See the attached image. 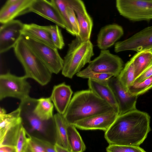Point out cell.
<instances>
[{
    "instance_id": "obj_1",
    "label": "cell",
    "mask_w": 152,
    "mask_h": 152,
    "mask_svg": "<svg viewBox=\"0 0 152 152\" xmlns=\"http://www.w3.org/2000/svg\"><path fill=\"white\" fill-rule=\"evenodd\" d=\"M150 122L147 113L137 109L118 115L104 138L109 145L139 146L151 130Z\"/></svg>"
},
{
    "instance_id": "obj_2",
    "label": "cell",
    "mask_w": 152,
    "mask_h": 152,
    "mask_svg": "<svg viewBox=\"0 0 152 152\" xmlns=\"http://www.w3.org/2000/svg\"><path fill=\"white\" fill-rule=\"evenodd\" d=\"M113 110L108 103L89 89L74 94L63 115L67 123L73 124L93 115Z\"/></svg>"
},
{
    "instance_id": "obj_3",
    "label": "cell",
    "mask_w": 152,
    "mask_h": 152,
    "mask_svg": "<svg viewBox=\"0 0 152 152\" xmlns=\"http://www.w3.org/2000/svg\"><path fill=\"white\" fill-rule=\"evenodd\" d=\"M13 48L27 78L34 80L42 86L50 82L52 73L31 48L23 35Z\"/></svg>"
},
{
    "instance_id": "obj_4",
    "label": "cell",
    "mask_w": 152,
    "mask_h": 152,
    "mask_svg": "<svg viewBox=\"0 0 152 152\" xmlns=\"http://www.w3.org/2000/svg\"><path fill=\"white\" fill-rule=\"evenodd\" d=\"M94 55L93 45L90 40L82 41L76 37L69 44L63 59L62 75L72 78L86 64L90 63Z\"/></svg>"
},
{
    "instance_id": "obj_5",
    "label": "cell",
    "mask_w": 152,
    "mask_h": 152,
    "mask_svg": "<svg viewBox=\"0 0 152 152\" xmlns=\"http://www.w3.org/2000/svg\"><path fill=\"white\" fill-rule=\"evenodd\" d=\"M37 99L30 96L20 101L19 106L23 125L27 132H37L44 136L48 132L55 129L53 118L48 121L39 118L34 113V109Z\"/></svg>"
},
{
    "instance_id": "obj_6",
    "label": "cell",
    "mask_w": 152,
    "mask_h": 152,
    "mask_svg": "<svg viewBox=\"0 0 152 152\" xmlns=\"http://www.w3.org/2000/svg\"><path fill=\"white\" fill-rule=\"evenodd\" d=\"M25 76H18L10 72L0 75V100L12 97L22 100L29 96L31 86Z\"/></svg>"
},
{
    "instance_id": "obj_7",
    "label": "cell",
    "mask_w": 152,
    "mask_h": 152,
    "mask_svg": "<svg viewBox=\"0 0 152 152\" xmlns=\"http://www.w3.org/2000/svg\"><path fill=\"white\" fill-rule=\"evenodd\" d=\"M22 35L31 48L52 74H57L61 71L63 59L56 47L27 35Z\"/></svg>"
},
{
    "instance_id": "obj_8",
    "label": "cell",
    "mask_w": 152,
    "mask_h": 152,
    "mask_svg": "<svg viewBox=\"0 0 152 152\" xmlns=\"http://www.w3.org/2000/svg\"><path fill=\"white\" fill-rule=\"evenodd\" d=\"M120 14L133 21L152 20V0H117Z\"/></svg>"
},
{
    "instance_id": "obj_9",
    "label": "cell",
    "mask_w": 152,
    "mask_h": 152,
    "mask_svg": "<svg viewBox=\"0 0 152 152\" xmlns=\"http://www.w3.org/2000/svg\"><path fill=\"white\" fill-rule=\"evenodd\" d=\"M97 72L110 74L117 77L124 68V62L118 56L108 50H102L99 56L91 61L87 66Z\"/></svg>"
},
{
    "instance_id": "obj_10",
    "label": "cell",
    "mask_w": 152,
    "mask_h": 152,
    "mask_svg": "<svg viewBox=\"0 0 152 152\" xmlns=\"http://www.w3.org/2000/svg\"><path fill=\"white\" fill-rule=\"evenodd\" d=\"M152 48V26L146 27L131 37L115 43L116 53L133 50L137 52Z\"/></svg>"
},
{
    "instance_id": "obj_11",
    "label": "cell",
    "mask_w": 152,
    "mask_h": 152,
    "mask_svg": "<svg viewBox=\"0 0 152 152\" xmlns=\"http://www.w3.org/2000/svg\"><path fill=\"white\" fill-rule=\"evenodd\" d=\"M24 24L13 20L2 24L0 27V53L14 48L22 35Z\"/></svg>"
},
{
    "instance_id": "obj_12",
    "label": "cell",
    "mask_w": 152,
    "mask_h": 152,
    "mask_svg": "<svg viewBox=\"0 0 152 152\" xmlns=\"http://www.w3.org/2000/svg\"><path fill=\"white\" fill-rule=\"evenodd\" d=\"M119 114L114 110L95 115L79 121L73 124L76 128L83 130H100L106 132Z\"/></svg>"
},
{
    "instance_id": "obj_13",
    "label": "cell",
    "mask_w": 152,
    "mask_h": 152,
    "mask_svg": "<svg viewBox=\"0 0 152 152\" xmlns=\"http://www.w3.org/2000/svg\"><path fill=\"white\" fill-rule=\"evenodd\" d=\"M108 84L112 89L119 107V115L136 109L138 96L132 95L121 85L117 77L110 79Z\"/></svg>"
},
{
    "instance_id": "obj_14",
    "label": "cell",
    "mask_w": 152,
    "mask_h": 152,
    "mask_svg": "<svg viewBox=\"0 0 152 152\" xmlns=\"http://www.w3.org/2000/svg\"><path fill=\"white\" fill-rule=\"evenodd\" d=\"M68 1L75 12L79 27V34L76 37L82 41L90 40L93 21L84 2L81 0H68Z\"/></svg>"
},
{
    "instance_id": "obj_15",
    "label": "cell",
    "mask_w": 152,
    "mask_h": 152,
    "mask_svg": "<svg viewBox=\"0 0 152 152\" xmlns=\"http://www.w3.org/2000/svg\"><path fill=\"white\" fill-rule=\"evenodd\" d=\"M29 12L36 13L65 29L64 21L52 0H33Z\"/></svg>"
},
{
    "instance_id": "obj_16",
    "label": "cell",
    "mask_w": 152,
    "mask_h": 152,
    "mask_svg": "<svg viewBox=\"0 0 152 152\" xmlns=\"http://www.w3.org/2000/svg\"><path fill=\"white\" fill-rule=\"evenodd\" d=\"M33 0H8L0 10V22L2 24L17 17L30 12Z\"/></svg>"
},
{
    "instance_id": "obj_17",
    "label": "cell",
    "mask_w": 152,
    "mask_h": 152,
    "mask_svg": "<svg viewBox=\"0 0 152 152\" xmlns=\"http://www.w3.org/2000/svg\"><path fill=\"white\" fill-rule=\"evenodd\" d=\"M73 91L71 87L64 83L54 86L50 97L59 114L63 115L71 99Z\"/></svg>"
},
{
    "instance_id": "obj_18",
    "label": "cell",
    "mask_w": 152,
    "mask_h": 152,
    "mask_svg": "<svg viewBox=\"0 0 152 152\" xmlns=\"http://www.w3.org/2000/svg\"><path fill=\"white\" fill-rule=\"evenodd\" d=\"M124 33L122 27L117 24H109L103 27L97 35L98 47L101 50H106L115 44Z\"/></svg>"
},
{
    "instance_id": "obj_19",
    "label": "cell",
    "mask_w": 152,
    "mask_h": 152,
    "mask_svg": "<svg viewBox=\"0 0 152 152\" xmlns=\"http://www.w3.org/2000/svg\"><path fill=\"white\" fill-rule=\"evenodd\" d=\"M89 89L108 103L119 114V107L113 92L108 83H102L88 79Z\"/></svg>"
},
{
    "instance_id": "obj_20",
    "label": "cell",
    "mask_w": 152,
    "mask_h": 152,
    "mask_svg": "<svg viewBox=\"0 0 152 152\" xmlns=\"http://www.w3.org/2000/svg\"><path fill=\"white\" fill-rule=\"evenodd\" d=\"M21 123L19 107L8 113L6 112L0 113V144L3 143L7 134Z\"/></svg>"
},
{
    "instance_id": "obj_21",
    "label": "cell",
    "mask_w": 152,
    "mask_h": 152,
    "mask_svg": "<svg viewBox=\"0 0 152 152\" xmlns=\"http://www.w3.org/2000/svg\"><path fill=\"white\" fill-rule=\"evenodd\" d=\"M55 143L71 151L68 142L67 123L63 115L58 113L54 115Z\"/></svg>"
},
{
    "instance_id": "obj_22",
    "label": "cell",
    "mask_w": 152,
    "mask_h": 152,
    "mask_svg": "<svg viewBox=\"0 0 152 152\" xmlns=\"http://www.w3.org/2000/svg\"><path fill=\"white\" fill-rule=\"evenodd\" d=\"M130 60L134 66L135 79L142 73L152 61V48L138 52Z\"/></svg>"
},
{
    "instance_id": "obj_23",
    "label": "cell",
    "mask_w": 152,
    "mask_h": 152,
    "mask_svg": "<svg viewBox=\"0 0 152 152\" xmlns=\"http://www.w3.org/2000/svg\"><path fill=\"white\" fill-rule=\"evenodd\" d=\"M22 34L55 46L49 33L43 29L41 26L34 23L24 24Z\"/></svg>"
},
{
    "instance_id": "obj_24",
    "label": "cell",
    "mask_w": 152,
    "mask_h": 152,
    "mask_svg": "<svg viewBox=\"0 0 152 152\" xmlns=\"http://www.w3.org/2000/svg\"><path fill=\"white\" fill-rule=\"evenodd\" d=\"M54 105L50 97L37 99L34 109L35 114L41 119L48 121L53 118Z\"/></svg>"
},
{
    "instance_id": "obj_25",
    "label": "cell",
    "mask_w": 152,
    "mask_h": 152,
    "mask_svg": "<svg viewBox=\"0 0 152 152\" xmlns=\"http://www.w3.org/2000/svg\"><path fill=\"white\" fill-rule=\"evenodd\" d=\"M67 131L68 142L72 152H84L86 146L76 127L73 124L68 123Z\"/></svg>"
},
{
    "instance_id": "obj_26",
    "label": "cell",
    "mask_w": 152,
    "mask_h": 152,
    "mask_svg": "<svg viewBox=\"0 0 152 152\" xmlns=\"http://www.w3.org/2000/svg\"><path fill=\"white\" fill-rule=\"evenodd\" d=\"M117 77L123 87L128 90L135 79L134 66L130 60L125 64Z\"/></svg>"
},
{
    "instance_id": "obj_27",
    "label": "cell",
    "mask_w": 152,
    "mask_h": 152,
    "mask_svg": "<svg viewBox=\"0 0 152 152\" xmlns=\"http://www.w3.org/2000/svg\"><path fill=\"white\" fill-rule=\"evenodd\" d=\"M76 75L79 77L87 78L95 81L106 83H108L110 78L114 77L112 74L100 73L94 72L88 67L81 70Z\"/></svg>"
},
{
    "instance_id": "obj_28",
    "label": "cell",
    "mask_w": 152,
    "mask_h": 152,
    "mask_svg": "<svg viewBox=\"0 0 152 152\" xmlns=\"http://www.w3.org/2000/svg\"><path fill=\"white\" fill-rule=\"evenodd\" d=\"M41 26L50 34L54 45L58 49H62L65 44L61 30L57 25Z\"/></svg>"
},
{
    "instance_id": "obj_29",
    "label": "cell",
    "mask_w": 152,
    "mask_h": 152,
    "mask_svg": "<svg viewBox=\"0 0 152 152\" xmlns=\"http://www.w3.org/2000/svg\"><path fill=\"white\" fill-rule=\"evenodd\" d=\"M152 88V75L141 82L133 83L128 91L132 95L138 96Z\"/></svg>"
},
{
    "instance_id": "obj_30",
    "label": "cell",
    "mask_w": 152,
    "mask_h": 152,
    "mask_svg": "<svg viewBox=\"0 0 152 152\" xmlns=\"http://www.w3.org/2000/svg\"><path fill=\"white\" fill-rule=\"evenodd\" d=\"M58 10L64 23L65 29L69 33L73 35V32L69 23L66 12L68 6L67 0H52Z\"/></svg>"
},
{
    "instance_id": "obj_31",
    "label": "cell",
    "mask_w": 152,
    "mask_h": 152,
    "mask_svg": "<svg viewBox=\"0 0 152 152\" xmlns=\"http://www.w3.org/2000/svg\"><path fill=\"white\" fill-rule=\"evenodd\" d=\"M28 134L22 124L19 130L15 144L17 152H28Z\"/></svg>"
},
{
    "instance_id": "obj_32",
    "label": "cell",
    "mask_w": 152,
    "mask_h": 152,
    "mask_svg": "<svg viewBox=\"0 0 152 152\" xmlns=\"http://www.w3.org/2000/svg\"><path fill=\"white\" fill-rule=\"evenodd\" d=\"M107 152H147L139 146L109 145Z\"/></svg>"
},
{
    "instance_id": "obj_33",
    "label": "cell",
    "mask_w": 152,
    "mask_h": 152,
    "mask_svg": "<svg viewBox=\"0 0 152 152\" xmlns=\"http://www.w3.org/2000/svg\"><path fill=\"white\" fill-rule=\"evenodd\" d=\"M68 2V6L66 8V12L72 28L73 35L76 37L78 36L80 32L79 27L75 12L73 9L69 5Z\"/></svg>"
},
{
    "instance_id": "obj_34",
    "label": "cell",
    "mask_w": 152,
    "mask_h": 152,
    "mask_svg": "<svg viewBox=\"0 0 152 152\" xmlns=\"http://www.w3.org/2000/svg\"><path fill=\"white\" fill-rule=\"evenodd\" d=\"M31 138L41 146L46 152H56L54 145L52 144L49 141L31 135Z\"/></svg>"
},
{
    "instance_id": "obj_35",
    "label": "cell",
    "mask_w": 152,
    "mask_h": 152,
    "mask_svg": "<svg viewBox=\"0 0 152 152\" xmlns=\"http://www.w3.org/2000/svg\"><path fill=\"white\" fill-rule=\"evenodd\" d=\"M28 152H46L38 143L34 140L28 134Z\"/></svg>"
},
{
    "instance_id": "obj_36",
    "label": "cell",
    "mask_w": 152,
    "mask_h": 152,
    "mask_svg": "<svg viewBox=\"0 0 152 152\" xmlns=\"http://www.w3.org/2000/svg\"><path fill=\"white\" fill-rule=\"evenodd\" d=\"M152 75V61L142 73L135 79L133 84L141 82Z\"/></svg>"
},
{
    "instance_id": "obj_37",
    "label": "cell",
    "mask_w": 152,
    "mask_h": 152,
    "mask_svg": "<svg viewBox=\"0 0 152 152\" xmlns=\"http://www.w3.org/2000/svg\"><path fill=\"white\" fill-rule=\"evenodd\" d=\"M0 152H17L15 146L12 145L0 144Z\"/></svg>"
},
{
    "instance_id": "obj_38",
    "label": "cell",
    "mask_w": 152,
    "mask_h": 152,
    "mask_svg": "<svg viewBox=\"0 0 152 152\" xmlns=\"http://www.w3.org/2000/svg\"><path fill=\"white\" fill-rule=\"evenodd\" d=\"M54 146L56 152H72L56 143H55Z\"/></svg>"
}]
</instances>
